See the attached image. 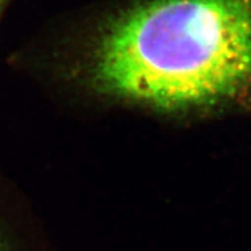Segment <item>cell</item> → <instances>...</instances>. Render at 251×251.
Instances as JSON below:
<instances>
[{
	"mask_svg": "<svg viewBox=\"0 0 251 251\" xmlns=\"http://www.w3.org/2000/svg\"><path fill=\"white\" fill-rule=\"evenodd\" d=\"M109 102L172 117L251 106V0H137L57 65Z\"/></svg>",
	"mask_w": 251,
	"mask_h": 251,
	"instance_id": "obj_1",
	"label": "cell"
},
{
	"mask_svg": "<svg viewBox=\"0 0 251 251\" xmlns=\"http://www.w3.org/2000/svg\"><path fill=\"white\" fill-rule=\"evenodd\" d=\"M0 251H48L27 198L1 170Z\"/></svg>",
	"mask_w": 251,
	"mask_h": 251,
	"instance_id": "obj_2",
	"label": "cell"
},
{
	"mask_svg": "<svg viewBox=\"0 0 251 251\" xmlns=\"http://www.w3.org/2000/svg\"><path fill=\"white\" fill-rule=\"evenodd\" d=\"M9 2H11V0H0V19H1L5 9L7 8V6L9 5Z\"/></svg>",
	"mask_w": 251,
	"mask_h": 251,
	"instance_id": "obj_3",
	"label": "cell"
}]
</instances>
